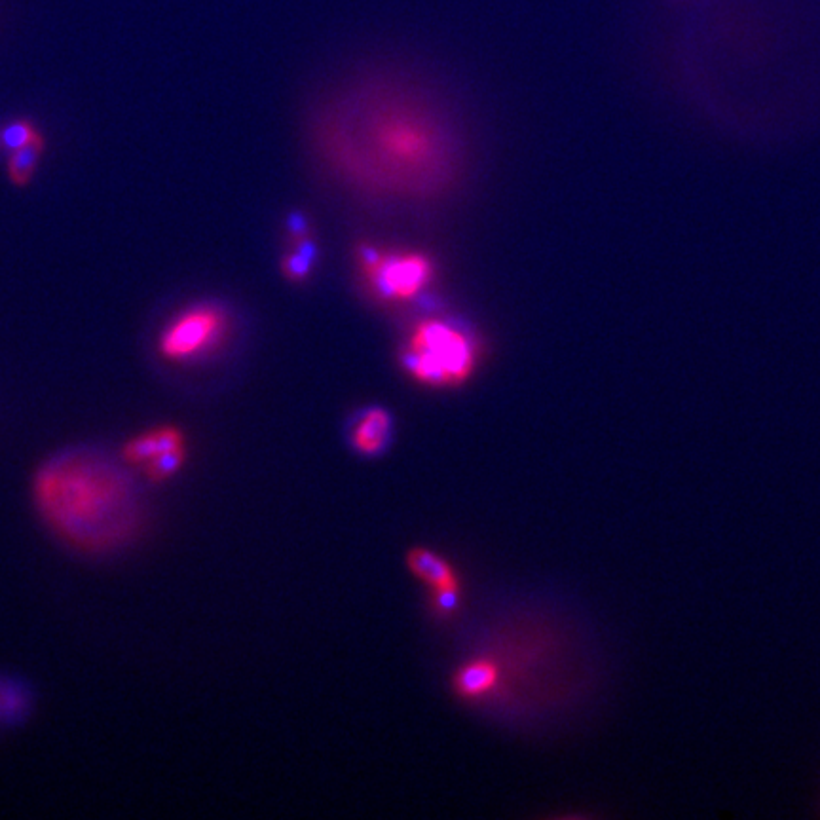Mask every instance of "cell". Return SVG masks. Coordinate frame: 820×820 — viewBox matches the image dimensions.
I'll return each instance as SVG.
<instances>
[{"label": "cell", "mask_w": 820, "mask_h": 820, "mask_svg": "<svg viewBox=\"0 0 820 820\" xmlns=\"http://www.w3.org/2000/svg\"><path fill=\"white\" fill-rule=\"evenodd\" d=\"M29 710V693L14 680L0 678V726L16 724Z\"/></svg>", "instance_id": "cell-12"}, {"label": "cell", "mask_w": 820, "mask_h": 820, "mask_svg": "<svg viewBox=\"0 0 820 820\" xmlns=\"http://www.w3.org/2000/svg\"><path fill=\"white\" fill-rule=\"evenodd\" d=\"M228 316L217 304H196L173 317L158 336V354L188 363L211 354L228 335Z\"/></svg>", "instance_id": "cell-5"}, {"label": "cell", "mask_w": 820, "mask_h": 820, "mask_svg": "<svg viewBox=\"0 0 820 820\" xmlns=\"http://www.w3.org/2000/svg\"><path fill=\"white\" fill-rule=\"evenodd\" d=\"M40 139H44V135L29 120H14L0 128V150L6 154Z\"/></svg>", "instance_id": "cell-13"}, {"label": "cell", "mask_w": 820, "mask_h": 820, "mask_svg": "<svg viewBox=\"0 0 820 820\" xmlns=\"http://www.w3.org/2000/svg\"><path fill=\"white\" fill-rule=\"evenodd\" d=\"M477 338L447 317H424L412 325L401 350V365L412 380L429 388H456L479 365Z\"/></svg>", "instance_id": "cell-3"}, {"label": "cell", "mask_w": 820, "mask_h": 820, "mask_svg": "<svg viewBox=\"0 0 820 820\" xmlns=\"http://www.w3.org/2000/svg\"><path fill=\"white\" fill-rule=\"evenodd\" d=\"M141 475L107 450L63 448L35 469L31 500L48 532L82 555L128 547L147 521Z\"/></svg>", "instance_id": "cell-1"}, {"label": "cell", "mask_w": 820, "mask_h": 820, "mask_svg": "<svg viewBox=\"0 0 820 820\" xmlns=\"http://www.w3.org/2000/svg\"><path fill=\"white\" fill-rule=\"evenodd\" d=\"M357 262L367 289L392 304L418 299L435 278L433 262L420 251H392L365 245Z\"/></svg>", "instance_id": "cell-4"}, {"label": "cell", "mask_w": 820, "mask_h": 820, "mask_svg": "<svg viewBox=\"0 0 820 820\" xmlns=\"http://www.w3.org/2000/svg\"><path fill=\"white\" fill-rule=\"evenodd\" d=\"M409 566L414 576L424 579L433 589V595L439 593H460L458 576L447 560L431 553L428 549L410 551Z\"/></svg>", "instance_id": "cell-8"}, {"label": "cell", "mask_w": 820, "mask_h": 820, "mask_svg": "<svg viewBox=\"0 0 820 820\" xmlns=\"http://www.w3.org/2000/svg\"><path fill=\"white\" fill-rule=\"evenodd\" d=\"M327 139L336 166L378 192L428 194L443 185L452 168V149L441 124L403 101H374Z\"/></svg>", "instance_id": "cell-2"}, {"label": "cell", "mask_w": 820, "mask_h": 820, "mask_svg": "<svg viewBox=\"0 0 820 820\" xmlns=\"http://www.w3.org/2000/svg\"><path fill=\"white\" fill-rule=\"evenodd\" d=\"M500 680V669L492 661H473L456 676V690L464 697H483L494 690Z\"/></svg>", "instance_id": "cell-9"}, {"label": "cell", "mask_w": 820, "mask_h": 820, "mask_svg": "<svg viewBox=\"0 0 820 820\" xmlns=\"http://www.w3.org/2000/svg\"><path fill=\"white\" fill-rule=\"evenodd\" d=\"M44 149H46V141L40 139V141L29 143L21 149L12 150L10 154H6V171H8L10 181L16 187H25L31 183Z\"/></svg>", "instance_id": "cell-10"}, {"label": "cell", "mask_w": 820, "mask_h": 820, "mask_svg": "<svg viewBox=\"0 0 820 820\" xmlns=\"http://www.w3.org/2000/svg\"><path fill=\"white\" fill-rule=\"evenodd\" d=\"M392 416L386 409L365 410L352 429V445L365 456H376L392 439Z\"/></svg>", "instance_id": "cell-7"}, {"label": "cell", "mask_w": 820, "mask_h": 820, "mask_svg": "<svg viewBox=\"0 0 820 820\" xmlns=\"http://www.w3.org/2000/svg\"><path fill=\"white\" fill-rule=\"evenodd\" d=\"M291 242L295 245V251L285 255L283 274L291 281L306 280V276L310 274V262L314 257V249H312V240L304 224L295 226L291 234Z\"/></svg>", "instance_id": "cell-11"}, {"label": "cell", "mask_w": 820, "mask_h": 820, "mask_svg": "<svg viewBox=\"0 0 820 820\" xmlns=\"http://www.w3.org/2000/svg\"><path fill=\"white\" fill-rule=\"evenodd\" d=\"M120 456L141 475V479L164 483L185 466L187 439L183 429L158 426L135 435L122 447Z\"/></svg>", "instance_id": "cell-6"}]
</instances>
